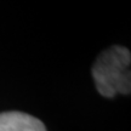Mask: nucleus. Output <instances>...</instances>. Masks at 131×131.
I'll list each match as a JSON object with an SVG mask.
<instances>
[{"mask_svg":"<svg viewBox=\"0 0 131 131\" xmlns=\"http://www.w3.org/2000/svg\"><path fill=\"white\" fill-rule=\"evenodd\" d=\"M131 55L126 47L112 46L104 50L92 66L97 91L103 97L129 95L131 91Z\"/></svg>","mask_w":131,"mask_h":131,"instance_id":"obj_1","label":"nucleus"},{"mask_svg":"<svg viewBox=\"0 0 131 131\" xmlns=\"http://www.w3.org/2000/svg\"><path fill=\"white\" fill-rule=\"evenodd\" d=\"M0 131H46L38 118L22 112L0 113Z\"/></svg>","mask_w":131,"mask_h":131,"instance_id":"obj_2","label":"nucleus"}]
</instances>
